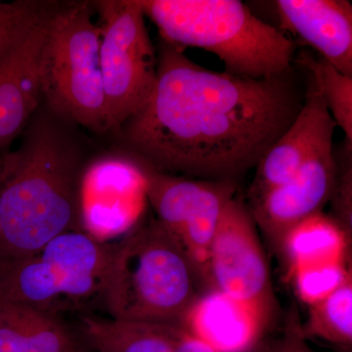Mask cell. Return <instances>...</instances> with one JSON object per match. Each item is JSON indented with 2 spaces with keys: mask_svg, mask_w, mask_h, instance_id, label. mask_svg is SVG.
<instances>
[{
  "mask_svg": "<svg viewBox=\"0 0 352 352\" xmlns=\"http://www.w3.org/2000/svg\"><path fill=\"white\" fill-rule=\"evenodd\" d=\"M157 59L149 100L122 129L133 159L162 173L238 183L302 106L289 74L254 80L212 71L164 41Z\"/></svg>",
  "mask_w": 352,
  "mask_h": 352,
  "instance_id": "1",
  "label": "cell"
},
{
  "mask_svg": "<svg viewBox=\"0 0 352 352\" xmlns=\"http://www.w3.org/2000/svg\"><path fill=\"white\" fill-rule=\"evenodd\" d=\"M82 173L80 154L54 124L30 129L0 183V258L34 256L60 234L82 231Z\"/></svg>",
  "mask_w": 352,
  "mask_h": 352,
  "instance_id": "2",
  "label": "cell"
},
{
  "mask_svg": "<svg viewBox=\"0 0 352 352\" xmlns=\"http://www.w3.org/2000/svg\"><path fill=\"white\" fill-rule=\"evenodd\" d=\"M162 41L215 55L224 72L254 80L289 73L295 43L239 0H140Z\"/></svg>",
  "mask_w": 352,
  "mask_h": 352,
  "instance_id": "3",
  "label": "cell"
},
{
  "mask_svg": "<svg viewBox=\"0 0 352 352\" xmlns=\"http://www.w3.org/2000/svg\"><path fill=\"white\" fill-rule=\"evenodd\" d=\"M199 287L184 252L151 219L115 244L102 300L112 318L180 326Z\"/></svg>",
  "mask_w": 352,
  "mask_h": 352,
  "instance_id": "4",
  "label": "cell"
},
{
  "mask_svg": "<svg viewBox=\"0 0 352 352\" xmlns=\"http://www.w3.org/2000/svg\"><path fill=\"white\" fill-rule=\"evenodd\" d=\"M90 2L58 6L39 60L41 96L57 115L97 132L109 129L100 69L101 27Z\"/></svg>",
  "mask_w": 352,
  "mask_h": 352,
  "instance_id": "5",
  "label": "cell"
},
{
  "mask_svg": "<svg viewBox=\"0 0 352 352\" xmlns=\"http://www.w3.org/2000/svg\"><path fill=\"white\" fill-rule=\"evenodd\" d=\"M102 20L100 69L109 129L119 131L151 96L157 54L140 0L94 2Z\"/></svg>",
  "mask_w": 352,
  "mask_h": 352,
  "instance_id": "6",
  "label": "cell"
},
{
  "mask_svg": "<svg viewBox=\"0 0 352 352\" xmlns=\"http://www.w3.org/2000/svg\"><path fill=\"white\" fill-rule=\"evenodd\" d=\"M138 163L144 175L148 203L157 221L184 252L200 286L210 291V245L220 215L236 196L238 183L173 175Z\"/></svg>",
  "mask_w": 352,
  "mask_h": 352,
  "instance_id": "7",
  "label": "cell"
},
{
  "mask_svg": "<svg viewBox=\"0 0 352 352\" xmlns=\"http://www.w3.org/2000/svg\"><path fill=\"white\" fill-rule=\"evenodd\" d=\"M208 272L210 289L232 296L272 325L278 305L270 264L247 203L238 197L226 204L220 215L210 248Z\"/></svg>",
  "mask_w": 352,
  "mask_h": 352,
  "instance_id": "8",
  "label": "cell"
},
{
  "mask_svg": "<svg viewBox=\"0 0 352 352\" xmlns=\"http://www.w3.org/2000/svg\"><path fill=\"white\" fill-rule=\"evenodd\" d=\"M147 204L144 175L133 157H103L83 170L80 229L97 242L127 235L143 221Z\"/></svg>",
  "mask_w": 352,
  "mask_h": 352,
  "instance_id": "9",
  "label": "cell"
},
{
  "mask_svg": "<svg viewBox=\"0 0 352 352\" xmlns=\"http://www.w3.org/2000/svg\"><path fill=\"white\" fill-rule=\"evenodd\" d=\"M337 173L331 146L310 157L289 182L248 206L256 227L275 252L294 226L323 212L332 196Z\"/></svg>",
  "mask_w": 352,
  "mask_h": 352,
  "instance_id": "10",
  "label": "cell"
},
{
  "mask_svg": "<svg viewBox=\"0 0 352 352\" xmlns=\"http://www.w3.org/2000/svg\"><path fill=\"white\" fill-rule=\"evenodd\" d=\"M336 126L320 88L310 76L300 112L256 166L247 192V206L289 182L310 157L333 146Z\"/></svg>",
  "mask_w": 352,
  "mask_h": 352,
  "instance_id": "11",
  "label": "cell"
},
{
  "mask_svg": "<svg viewBox=\"0 0 352 352\" xmlns=\"http://www.w3.org/2000/svg\"><path fill=\"white\" fill-rule=\"evenodd\" d=\"M280 24L344 75L352 76V6L346 0H278Z\"/></svg>",
  "mask_w": 352,
  "mask_h": 352,
  "instance_id": "12",
  "label": "cell"
},
{
  "mask_svg": "<svg viewBox=\"0 0 352 352\" xmlns=\"http://www.w3.org/2000/svg\"><path fill=\"white\" fill-rule=\"evenodd\" d=\"M51 15L0 61V150L19 135L38 108L39 60Z\"/></svg>",
  "mask_w": 352,
  "mask_h": 352,
  "instance_id": "13",
  "label": "cell"
},
{
  "mask_svg": "<svg viewBox=\"0 0 352 352\" xmlns=\"http://www.w3.org/2000/svg\"><path fill=\"white\" fill-rule=\"evenodd\" d=\"M180 327L219 352H252L270 325L244 303L210 289L190 305Z\"/></svg>",
  "mask_w": 352,
  "mask_h": 352,
  "instance_id": "14",
  "label": "cell"
},
{
  "mask_svg": "<svg viewBox=\"0 0 352 352\" xmlns=\"http://www.w3.org/2000/svg\"><path fill=\"white\" fill-rule=\"evenodd\" d=\"M113 247L83 231H68L53 238L38 254L67 278L76 303L103 296Z\"/></svg>",
  "mask_w": 352,
  "mask_h": 352,
  "instance_id": "15",
  "label": "cell"
},
{
  "mask_svg": "<svg viewBox=\"0 0 352 352\" xmlns=\"http://www.w3.org/2000/svg\"><path fill=\"white\" fill-rule=\"evenodd\" d=\"M0 302L27 305L50 314L74 302L67 278L38 254L0 258Z\"/></svg>",
  "mask_w": 352,
  "mask_h": 352,
  "instance_id": "16",
  "label": "cell"
},
{
  "mask_svg": "<svg viewBox=\"0 0 352 352\" xmlns=\"http://www.w3.org/2000/svg\"><path fill=\"white\" fill-rule=\"evenodd\" d=\"M0 352H85L56 314L0 302Z\"/></svg>",
  "mask_w": 352,
  "mask_h": 352,
  "instance_id": "17",
  "label": "cell"
},
{
  "mask_svg": "<svg viewBox=\"0 0 352 352\" xmlns=\"http://www.w3.org/2000/svg\"><path fill=\"white\" fill-rule=\"evenodd\" d=\"M351 243L346 234L323 212L294 226L281 241L277 254L291 276L311 266L349 263Z\"/></svg>",
  "mask_w": 352,
  "mask_h": 352,
  "instance_id": "18",
  "label": "cell"
},
{
  "mask_svg": "<svg viewBox=\"0 0 352 352\" xmlns=\"http://www.w3.org/2000/svg\"><path fill=\"white\" fill-rule=\"evenodd\" d=\"M82 332L96 352H175L184 330L180 326L152 322L83 316Z\"/></svg>",
  "mask_w": 352,
  "mask_h": 352,
  "instance_id": "19",
  "label": "cell"
},
{
  "mask_svg": "<svg viewBox=\"0 0 352 352\" xmlns=\"http://www.w3.org/2000/svg\"><path fill=\"white\" fill-rule=\"evenodd\" d=\"M303 337L318 339L346 351L352 346V277L327 298L308 307L300 325Z\"/></svg>",
  "mask_w": 352,
  "mask_h": 352,
  "instance_id": "20",
  "label": "cell"
},
{
  "mask_svg": "<svg viewBox=\"0 0 352 352\" xmlns=\"http://www.w3.org/2000/svg\"><path fill=\"white\" fill-rule=\"evenodd\" d=\"M298 64L307 69L320 88L336 126L346 135L347 150L352 145V76L344 75L324 59H314L308 53L300 55Z\"/></svg>",
  "mask_w": 352,
  "mask_h": 352,
  "instance_id": "21",
  "label": "cell"
},
{
  "mask_svg": "<svg viewBox=\"0 0 352 352\" xmlns=\"http://www.w3.org/2000/svg\"><path fill=\"white\" fill-rule=\"evenodd\" d=\"M57 6L55 2L29 0L0 2V61Z\"/></svg>",
  "mask_w": 352,
  "mask_h": 352,
  "instance_id": "22",
  "label": "cell"
},
{
  "mask_svg": "<svg viewBox=\"0 0 352 352\" xmlns=\"http://www.w3.org/2000/svg\"><path fill=\"white\" fill-rule=\"evenodd\" d=\"M351 277V264L332 263L303 268L289 278L296 296L310 307L327 298Z\"/></svg>",
  "mask_w": 352,
  "mask_h": 352,
  "instance_id": "23",
  "label": "cell"
},
{
  "mask_svg": "<svg viewBox=\"0 0 352 352\" xmlns=\"http://www.w3.org/2000/svg\"><path fill=\"white\" fill-rule=\"evenodd\" d=\"M331 217L346 234L352 244V168L351 163L339 171L331 196Z\"/></svg>",
  "mask_w": 352,
  "mask_h": 352,
  "instance_id": "24",
  "label": "cell"
},
{
  "mask_svg": "<svg viewBox=\"0 0 352 352\" xmlns=\"http://www.w3.org/2000/svg\"><path fill=\"white\" fill-rule=\"evenodd\" d=\"M283 332L277 337L264 339L252 352H314L302 333V321L295 307L289 309Z\"/></svg>",
  "mask_w": 352,
  "mask_h": 352,
  "instance_id": "25",
  "label": "cell"
},
{
  "mask_svg": "<svg viewBox=\"0 0 352 352\" xmlns=\"http://www.w3.org/2000/svg\"><path fill=\"white\" fill-rule=\"evenodd\" d=\"M175 352H219L214 347L210 346L203 340L199 339L195 336L187 333L184 330V333L178 340L177 346H176Z\"/></svg>",
  "mask_w": 352,
  "mask_h": 352,
  "instance_id": "26",
  "label": "cell"
},
{
  "mask_svg": "<svg viewBox=\"0 0 352 352\" xmlns=\"http://www.w3.org/2000/svg\"><path fill=\"white\" fill-rule=\"evenodd\" d=\"M8 168H9V166H8ZM7 173H8V170H7ZM7 173H6V175H7ZM6 175H3V176H0V183L3 182V179H4V178H6Z\"/></svg>",
  "mask_w": 352,
  "mask_h": 352,
  "instance_id": "27",
  "label": "cell"
}]
</instances>
